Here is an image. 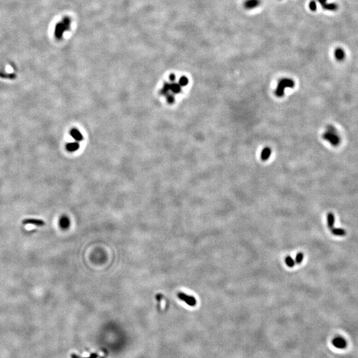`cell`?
<instances>
[{"label":"cell","instance_id":"obj_1","mask_svg":"<svg viewBox=\"0 0 358 358\" xmlns=\"http://www.w3.org/2000/svg\"><path fill=\"white\" fill-rule=\"evenodd\" d=\"M322 138L333 147L339 146L341 143L340 134L332 125H327L325 131L322 134Z\"/></svg>","mask_w":358,"mask_h":358},{"label":"cell","instance_id":"obj_2","mask_svg":"<svg viewBox=\"0 0 358 358\" xmlns=\"http://www.w3.org/2000/svg\"><path fill=\"white\" fill-rule=\"evenodd\" d=\"M295 86V82L290 78H283L278 82V86L275 90V95L277 97H282L285 93V89L292 88Z\"/></svg>","mask_w":358,"mask_h":358},{"label":"cell","instance_id":"obj_3","mask_svg":"<svg viewBox=\"0 0 358 358\" xmlns=\"http://www.w3.org/2000/svg\"><path fill=\"white\" fill-rule=\"evenodd\" d=\"M70 19L68 17H65L63 18V21L61 23H58L56 25L55 27V36L57 39H62L63 33H65V31H67L70 29Z\"/></svg>","mask_w":358,"mask_h":358},{"label":"cell","instance_id":"obj_4","mask_svg":"<svg viewBox=\"0 0 358 358\" xmlns=\"http://www.w3.org/2000/svg\"><path fill=\"white\" fill-rule=\"evenodd\" d=\"M177 296L179 299H180L181 300L185 302V303L187 304L189 306H194L196 305L197 301L196 300V298H194L193 296L188 295H187V294H185V293H181V292L178 293L177 294Z\"/></svg>","mask_w":358,"mask_h":358},{"label":"cell","instance_id":"obj_5","mask_svg":"<svg viewBox=\"0 0 358 358\" xmlns=\"http://www.w3.org/2000/svg\"><path fill=\"white\" fill-rule=\"evenodd\" d=\"M332 344H333L334 347H336L338 349H344L346 347L347 345L346 340H345L343 337L340 336L335 337L333 340V341H332Z\"/></svg>","mask_w":358,"mask_h":358},{"label":"cell","instance_id":"obj_6","mask_svg":"<svg viewBox=\"0 0 358 358\" xmlns=\"http://www.w3.org/2000/svg\"><path fill=\"white\" fill-rule=\"evenodd\" d=\"M23 224L25 225H26V224L33 225V226H43L45 225V222L43 220H42V219L29 218V219H24V220L23 221Z\"/></svg>","mask_w":358,"mask_h":358},{"label":"cell","instance_id":"obj_7","mask_svg":"<svg viewBox=\"0 0 358 358\" xmlns=\"http://www.w3.org/2000/svg\"><path fill=\"white\" fill-rule=\"evenodd\" d=\"M260 4V0H246L244 2V7L247 9L256 8Z\"/></svg>","mask_w":358,"mask_h":358},{"label":"cell","instance_id":"obj_8","mask_svg":"<svg viewBox=\"0 0 358 358\" xmlns=\"http://www.w3.org/2000/svg\"><path fill=\"white\" fill-rule=\"evenodd\" d=\"M70 219H69L67 216H63L61 217V218L59 220V225L61 228L64 229H68V227L70 226Z\"/></svg>","mask_w":358,"mask_h":358},{"label":"cell","instance_id":"obj_9","mask_svg":"<svg viewBox=\"0 0 358 358\" xmlns=\"http://www.w3.org/2000/svg\"><path fill=\"white\" fill-rule=\"evenodd\" d=\"M334 223H335V216L333 213L330 212L327 215V224H328V227L329 229H332L334 227Z\"/></svg>","mask_w":358,"mask_h":358},{"label":"cell","instance_id":"obj_10","mask_svg":"<svg viewBox=\"0 0 358 358\" xmlns=\"http://www.w3.org/2000/svg\"><path fill=\"white\" fill-rule=\"evenodd\" d=\"M79 147H80V145H79L78 142H72L68 143L66 146V149H67L68 151L69 152L76 151H77L79 149Z\"/></svg>","mask_w":358,"mask_h":358},{"label":"cell","instance_id":"obj_11","mask_svg":"<svg viewBox=\"0 0 358 358\" xmlns=\"http://www.w3.org/2000/svg\"><path fill=\"white\" fill-rule=\"evenodd\" d=\"M271 155V149L269 147H265L261 154V158L263 161H267Z\"/></svg>","mask_w":358,"mask_h":358},{"label":"cell","instance_id":"obj_12","mask_svg":"<svg viewBox=\"0 0 358 358\" xmlns=\"http://www.w3.org/2000/svg\"><path fill=\"white\" fill-rule=\"evenodd\" d=\"M330 230H331L332 234L334 235V236H344L346 235V230H344L342 228H335V227H333V228L331 229Z\"/></svg>","mask_w":358,"mask_h":358},{"label":"cell","instance_id":"obj_13","mask_svg":"<svg viewBox=\"0 0 358 358\" xmlns=\"http://www.w3.org/2000/svg\"><path fill=\"white\" fill-rule=\"evenodd\" d=\"M70 135H71V136L76 141H77L82 140V138H83L82 135L80 132L78 131L77 129H72L70 131Z\"/></svg>","mask_w":358,"mask_h":358},{"label":"cell","instance_id":"obj_14","mask_svg":"<svg viewBox=\"0 0 358 358\" xmlns=\"http://www.w3.org/2000/svg\"><path fill=\"white\" fill-rule=\"evenodd\" d=\"M0 77L1 78L11 79V80H13V79H15L16 78L17 76L14 73H6L4 72H0Z\"/></svg>","mask_w":358,"mask_h":358},{"label":"cell","instance_id":"obj_15","mask_svg":"<svg viewBox=\"0 0 358 358\" xmlns=\"http://www.w3.org/2000/svg\"><path fill=\"white\" fill-rule=\"evenodd\" d=\"M170 90H171L174 93L177 94L181 91V86L180 84H170Z\"/></svg>","mask_w":358,"mask_h":358},{"label":"cell","instance_id":"obj_16","mask_svg":"<svg viewBox=\"0 0 358 358\" xmlns=\"http://www.w3.org/2000/svg\"><path fill=\"white\" fill-rule=\"evenodd\" d=\"M285 263L286 264V265L288 266V267H293L294 266H295V261H294V259H293L292 257L290 256H287L285 257Z\"/></svg>","mask_w":358,"mask_h":358},{"label":"cell","instance_id":"obj_17","mask_svg":"<svg viewBox=\"0 0 358 358\" xmlns=\"http://www.w3.org/2000/svg\"><path fill=\"white\" fill-rule=\"evenodd\" d=\"M335 57H336L337 60H342L344 59V58L345 57V54L342 50L338 49L336 51V53H335Z\"/></svg>","mask_w":358,"mask_h":358},{"label":"cell","instance_id":"obj_18","mask_svg":"<svg viewBox=\"0 0 358 358\" xmlns=\"http://www.w3.org/2000/svg\"><path fill=\"white\" fill-rule=\"evenodd\" d=\"M304 259V254L303 253H298L296 255V258H295V263H297V264H300V263L303 262Z\"/></svg>","mask_w":358,"mask_h":358},{"label":"cell","instance_id":"obj_19","mask_svg":"<svg viewBox=\"0 0 358 358\" xmlns=\"http://www.w3.org/2000/svg\"><path fill=\"white\" fill-rule=\"evenodd\" d=\"M188 83V80L187 78L185 77V76H183L182 78H180L179 84H180V86H185L187 85Z\"/></svg>","mask_w":358,"mask_h":358},{"label":"cell","instance_id":"obj_20","mask_svg":"<svg viewBox=\"0 0 358 358\" xmlns=\"http://www.w3.org/2000/svg\"><path fill=\"white\" fill-rule=\"evenodd\" d=\"M310 8L312 10H313V11H314V10L316 9V4H315V2H314V1H312V2H311V3L310 4Z\"/></svg>","mask_w":358,"mask_h":358},{"label":"cell","instance_id":"obj_21","mask_svg":"<svg viewBox=\"0 0 358 358\" xmlns=\"http://www.w3.org/2000/svg\"><path fill=\"white\" fill-rule=\"evenodd\" d=\"M167 100H168V103L172 104V103H173L174 101H175V98H174V97H173V96H170L168 97V98Z\"/></svg>","mask_w":358,"mask_h":358},{"label":"cell","instance_id":"obj_22","mask_svg":"<svg viewBox=\"0 0 358 358\" xmlns=\"http://www.w3.org/2000/svg\"><path fill=\"white\" fill-rule=\"evenodd\" d=\"M169 78H170V80L173 81V80H175L176 76H175V75H173V74H172V75H170V76H169Z\"/></svg>","mask_w":358,"mask_h":358}]
</instances>
